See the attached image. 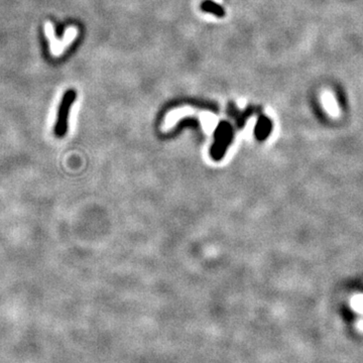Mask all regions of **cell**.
<instances>
[{"label": "cell", "mask_w": 363, "mask_h": 363, "mask_svg": "<svg viewBox=\"0 0 363 363\" xmlns=\"http://www.w3.org/2000/svg\"><path fill=\"white\" fill-rule=\"evenodd\" d=\"M232 129L228 124L221 123L217 127L215 133V143L211 149V155L214 160L219 161L224 156L227 147H228L232 141Z\"/></svg>", "instance_id": "7a4b0ae2"}, {"label": "cell", "mask_w": 363, "mask_h": 363, "mask_svg": "<svg viewBox=\"0 0 363 363\" xmlns=\"http://www.w3.org/2000/svg\"><path fill=\"white\" fill-rule=\"evenodd\" d=\"M322 103L325 109L329 112V114H331L332 116H337L339 114L340 109L338 107L335 96L330 91H325L322 94Z\"/></svg>", "instance_id": "3957f363"}, {"label": "cell", "mask_w": 363, "mask_h": 363, "mask_svg": "<svg viewBox=\"0 0 363 363\" xmlns=\"http://www.w3.org/2000/svg\"><path fill=\"white\" fill-rule=\"evenodd\" d=\"M356 308L363 311V299H360V300L356 301Z\"/></svg>", "instance_id": "8992f818"}, {"label": "cell", "mask_w": 363, "mask_h": 363, "mask_svg": "<svg viewBox=\"0 0 363 363\" xmlns=\"http://www.w3.org/2000/svg\"><path fill=\"white\" fill-rule=\"evenodd\" d=\"M261 121L262 122H260L259 125H257L256 127V135H257V139L259 140L265 139L269 132V127L267 126V122L265 120H261Z\"/></svg>", "instance_id": "5b68a950"}, {"label": "cell", "mask_w": 363, "mask_h": 363, "mask_svg": "<svg viewBox=\"0 0 363 363\" xmlns=\"http://www.w3.org/2000/svg\"><path fill=\"white\" fill-rule=\"evenodd\" d=\"M76 92L74 90H68L64 94V97L61 101L58 118L55 125V134L58 138H63L68 131V118H69V112L72 104L76 99Z\"/></svg>", "instance_id": "6da1fadb"}, {"label": "cell", "mask_w": 363, "mask_h": 363, "mask_svg": "<svg viewBox=\"0 0 363 363\" xmlns=\"http://www.w3.org/2000/svg\"><path fill=\"white\" fill-rule=\"evenodd\" d=\"M201 8L202 10L206 11V12H210L213 13L219 17H222L224 15V10L222 9V7L220 5H218L217 3L210 1V0H206L201 4Z\"/></svg>", "instance_id": "277c9868"}]
</instances>
